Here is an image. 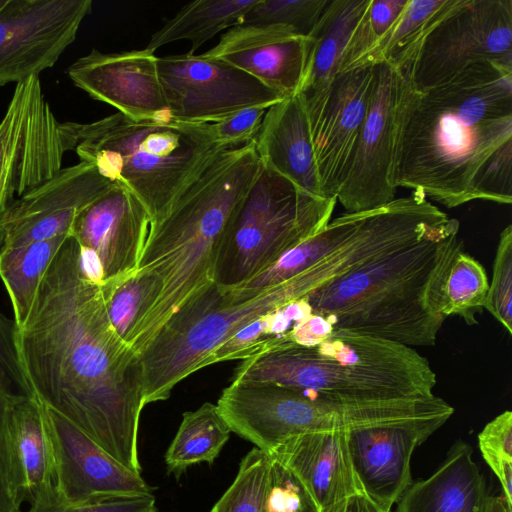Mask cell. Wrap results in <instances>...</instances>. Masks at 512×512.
<instances>
[{"instance_id": "obj_1", "label": "cell", "mask_w": 512, "mask_h": 512, "mask_svg": "<svg viewBox=\"0 0 512 512\" xmlns=\"http://www.w3.org/2000/svg\"><path fill=\"white\" fill-rule=\"evenodd\" d=\"M16 344L34 396L141 474L142 366L113 329L101 283L84 271L71 235L48 267L28 318L16 327Z\"/></svg>"}, {"instance_id": "obj_2", "label": "cell", "mask_w": 512, "mask_h": 512, "mask_svg": "<svg viewBox=\"0 0 512 512\" xmlns=\"http://www.w3.org/2000/svg\"><path fill=\"white\" fill-rule=\"evenodd\" d=\"M512 141V63L479 61L421 93L403 131L395 186L447 208L475 200L476 177Z\"/></svg>"}, {"instance_id": "obj_3", "label": "cell", "mask_w": 512, "mask_h": 512, "mask_svg": "<svg viewBox=\"0 0 512 512\" xmlns=\"http://www.w3.org/2000/svg\"><path fill=\"white\" fill-rule=\"evenodd\" d=\"M259 165L255 139L222 151L151 224L136 271L155 276L161 292L129 342L137 355L174 313L215 283L222 241Z\"/></svg>"}, {"instance_id": "obj_4", "label": "cell", "mask_w": 512, "mask_h": 512, "mask_svg": "<svg viewBox=\"0 0 512 512\" xmlns=\"http://www.w3.org/2000/svg\"><path fill=\"white\" fill-rule=\"evenodd\" d=\"M459 221L349 272L306 297L334 326L407 347L433 346L442 327V286L463 248Z\"/></svg>"}, {"instance_id": "obj_5", "label": "cell", "mask_w": 512, "mask_h": 512, "mask_svg": "<svg viewBox=\"0 0 512 512\" xmlns=\"http://www.w3.org/2000/svg\"><path fill=\"white\" fill-rule=\"evenodd\" d=\"M68 151L94 164L162 219L184 191L224 150L212 123L166 116L134 121L117 112L91 123L62 122Z\"/></svg>"}, {"instance_id": "obj_6", "label": "cell", "mask_w": 512, "mask_h": 512, "mask_svg": "<svg viewBox=\"0 0 512 512\" xmlns=\"http://www.w3.org/2000/svg\"><path fill=\"white\" fill-rule=\"evenodd\" d=\"M233 380L273 383L335 399L376 401L432 397L436 374L414 348L335 326L314 346L288 339L242 360Z\"/></svg>"}, {"instance_id": "obj_7", "label": "cell", "mask_w": 512, "mask_h": 512, "mask_svg": "<svg viewBox=\"0 0 512 512\" xmlns=\"http://www.w3.org/2000/svg\"><path fill=\"white\" fill-rule=\"evenodd\" d=\"M336 198L314 196L260 160L218 254L215 284L233 289L322 230Z\"/></svg>"}, {"instance_id": "obj_8", "label": "cell", "mask_w": 512, "mask_h": 512, "mask_svg": "<svg viewBox=\"0 0 512 512\" xmlns=\"http://www.w3.org/2000/svg\"><path fill=\"white\" fill-rule=\"evenodd\" d=\"M479 61L512 63V0H446L403 70L422 93Z\"/></svg>"}, {"instance_id": "obj_9", "label": "cell", "mask_w": 512, "mask_h": 512, "mask_svg": "<svg viewBox=\"0 0 512 512\" xmlns=\"http://www.w3.org/2000/svg\"><path fill=\"white\" fill-rule=\"evenodd\" d=\"M420 96L405 70L388 62L375 65L373 90L355 155L337 194V202L346 212L371 210L395 199L400 143Z\"/></svg>"}, {"instance_id": "obj_10", "label": "cell", "mask_w": 512, "mask_h": 512, "mask_svg": "<svg viewBox=\"0 0 512 512\" xmlns=\"http://www.w3.org/2000/svg\"><path fill=\"white\" fill-rule=\"evenodd\" d=\"M40 76L16 84L0 119V219L17 199L52 178L67 152Z\"/></svg>"}, {"instance_id": "obj_11", "label": "cell", "mask_w": 512, "mask_h": 512, "mask_svg": "<svg viewBox=\"0 0 512 512\" xmlns=\"http://www.w3.org/2000/svg\"><path fill=\"white\" fill-rule=\"evenodd\" d=\"M157 65L170 116L180 121L214 123L286 98L245 71L203 54L158 57Z\"/></svg>"}, {"instance_id": "obj_12", "label": "cell", "mask_w": 512, "mask_h": 512, "mask_svg": "<svg viewBox=\"0 0 512 512\" xmlns=\"http://www.w3.org/2000/svg\"><path fill=\"white\" fill-rule=\"evenodd\" d=\"M91 10V0H6L0 8V87L53 67Z\"/></svg>"}, {"instance_id": "obj_13", "label": "cell", "mask_w": 512, "mask_h": 512, "mask_svg": "<svg viewBox=\"0 0 512 512\" xmlns=\"http://www.w3.org/2000/svg\"><path fill=\"white\" fill-rule=\"evenodd\" d=\"M375 80V65L339 73L303 93L323 194L336 198L350 170Z\"/></svg>"}, {"instance_id": "obj_14", "label": "cell", "mask_w": 512, "mask_h": 512, "mask_svg": "<svg viewBox=\"0 0 512 512\" xmlns=\"http://www.w3.org/2000/svg\"><path fill=\"white\" fill-rule=\"evenodd\" d=\"M45 406V405H44ZM53 444L55 486L69 504H93L154 495V488L64 417L45 406Z\"/></svg>"}, {"instance_id": "obj_15", "label": "cell", "mask_w": 512, "mask_h": 512, "mask_svg": "<svg viewBox=\"0 0 512 512\" xmlns=\"http://www.w3.org/2000/svg\"><path fill=\"white\" fill-rule=\"evenodd\" d=\"M113 185L92 163L62 167L7 208L0 219V250L70 234L77 215Z\"/></svg>"}, {"instance_id": "obj_16", "label": "cell", "mask_w": 512, "mask_h": 512, "mask_svg": "<svg viewBox=\"0 0 512 512\" xmlns=\"http://www.w3.org/2000/svg\"><path fill=\"white\" fill-rule=\"evenodd\" d=\"M158 57L147 50L102 53L93 48L67 69L71 82L91 98L134 121L170 115L158 74Z\"/></svg>"}, {"instance_id": "obj_17", "label": "cell", "mask_w": 512, "mask_h": 512, "mask_svg": "<svg viewBox=\"0 0 512 512\" xmlns=\"http://www.w3.org/2000/svg\"><path fill=\"white\" fill-rule=\"evenodd\" d=\"M347 431L291 436L269 455L300 488L314 512H341L364 495L354 470Z\"/></svg>"}, {"instance_id": "obj_18", "label": "cell", "mask_w": 512, "mask_h": 512, "mask_svg": "<svg viewBox=\"0 0 512 512\" xmlns=\"http://www.w3.org/2000/svg\"><path fill=\"white\" fill-rule=\"evenodd\" d=\"M151 223L137 197L114 183L77 215L70 235L97 259L104 283L136 270Z\"/></svg>"}, {"instance_id": "obj_19", "label": "cell", "mask_w": 512, "mask_h": 512, "mask_svg": "<svg viewBox=\"0 0 512 512\" xmlns=\"http://www.w3.org/2000/svg\"><path fill=\"white\" fill-rule=\"evenodd\" d=\"M445 422L430 421L350 431L348 446L364 495L380 512H391L413 483L411 459Z\"/></svg>"}, {"instance_id": "obj_20", "label": "cell", "mask_w": 512, "mask_h": 512, "mask_svg": "<svg viewBox=\"0 0 512 512\" xmlns=\"http://www.w3.org/2000/svg\"><path fill=\"white\" fill-rule=\"evenodd\" d=\"M308 51V37L281 26L237 25L203 55L222 60L284 97L299 92Z\"/></svg>"}, {"instance_id": "obj_21", "label": "cell", "mask_w": 512, "mask_h": 512, "mask_svg": "<svg viewBox=\"0 0 512 512\" xmlns=\"http://www.w3.org/2000/svg\"><path fill=\"white\" fill-rule=\"evenodd\" d=\"M255 140L262 162L302 190L326 198L315 164L303 93L288 96L269 107Z\"/></svg>"}, {"instance_id": "obj_22", "label": "cell", "mask_w": 512, "mask_h": 512, "mask_svg": "<svg viewBox=\"0 0 512 512\" xmlns=\"http://www.w3.org/2000/svg\"><path fill=\"white\" fill-rule=\"evenodd\" d=\"M487 495L473 449L458 440L430 476L409 486L396 503V512H483Z\"/></svg>"}, {"instance_id": "obj_23", "label": "cell", "mask_w": 512, "mask_h": 512, "mask_svg": "<svg viewBox=\"0 0 512 512\" xmlns=\"http://www.w3.org/2000/svg\"><path fill=\"white\" fill-rule=\"evenodd\" d=\"M10 428L23 478L24 501L31 505L53 496L55 461L45 406L36 397L12 400Z\"/></svg>"}, {"instance_id": "obj_24", "label": "cell", "mask_w": 512, "mask_h": 512, "mask_svg": "<svg viewBox=\"0 0 512 512\" xmlns=\"http://www.w3.org/2000/svg\"><path fill=\"white\" fill-rule=\"evenodd\" d=\"M370 0H328L308 36L305 70L299 92L308 93L338 74L345 48Z\"/></svg>"}, {"instance_id": "obj_25", "label": "cell", "mask_w": 512, "mask_h": 512, "mask_svg": "<svg viewBox=\"0 0 512 512\" xmlns=\"http://www.w3.org/2000/svg\"><path fill=\"white\" fill-rule=\"evenodd\" d=\"M258 0H197L186 4L159 30L145 47L151 52L168 43L190 40L194 54L219 32L240 25L245 14Z\"/></svg>"}, {"instance_id": "obj_26", "label": "cell", "mask_w": 512, "mask_h": 512, "mask_svg": "<svg viewBox=\"0 0 512 512\" xmlns=\"http://www.w3.org/2000/svg\"><path fill=\"white\" fill-rule=\"evenodd\" d=\"M230 433L216 404L206 402L194 411L185 412L164 455L167 473L179 479L193 465L202 462L212 465Z\"/></svg>"}, {"instance_id": "obj_27", "label": "cell", "mask_w": 512, "mask_h": 512, "mask_svg": "<svg viewBox=\"0 0 512 512\" xmlns=\"http://www.w3.org/2000/svg\"><path fill=\"white\" fill-rule=\"evenodd\" d=\"M69 235L0 250V279L9 295L16 327L28 318L39 285Z\"/></svg>"}, {"instance_id": "obj_28", "label": "cell", "mask_w": 512, "mask_h": 512, "mask_svg": "<svg viewBox=\"0 0 512 512\" xmlns=\"http://www.w3.org/2000/svg\"><path fill=\"white\" fill-rule=\"evenodd\" d=\"M101 288L110 323L129 346L135 329L156 302L161 282L151 274L135 270L102 283Z\"/></svg>"}, {"instance_id": "obj_29", "label": "cell", "mask_w": 512, "mask_h": 512, "mask_svg": "<svg viewBox=\"0 0 512 512\" xmlns=\"http://www.w3.org/2000/svg\"><path fill=\"white\" fill-rule=\"evenodd\" d=\"M445 2L446 0H408L390 29L352 68L388 62L404 69L411 50Z\"/></svg>"}, {"instance_id": "obj_30", "label": "cell", "mask_w": 512, "mask_h": 512, "mask_svg": "<svg viewBox=\"0 0 512 512\" xmlns=\"http://www.w3.org/2000/svg\"><path fill=\"white\" fill-rule=\"evenodd\" d=\"M488 277L482 264L463 251L453 256L442 286V314L456 315L466 324L474 325L485 307Z\"/></svg>"}, {"instance_id": "obj_31", "label": "cell", "mask_w": 512, "mask_h": 512, "mask_svg": "<svg viewBox=\"0 0 512 512\" xmlns=\"http://www.w3.org/2000/svg\"><path fill=\"white\" fill-rule=\"evenodd\" d=\"M275 472L271 456L253 448L242 458L236 477L210 512H268L266 499Z\"/></svg>"}, {"instance_id": "obj_32", "label": "cell", "mask_w": 512, "mask_h": 512, "mask_svg": "<svg viewBox=\"0 0 512 512\" xmlns=\"http://www.w3.org/2000/svg\"><path fill=\"white\" fill-rule=\"evenodd\" d=\"M328 0H258L240 25L286 27L308 37L318 22Z\"/></svg>"}, {"instance_id": "obj_33", "label": "cell", "mask_w": 512, "mask_h": 512, "mask_svg": "<svg viewBox=\"0 0 512 512\" xmlns=\"http://www.w3.org/2000/svg\"><path fill=\"white\" fill-rule=\"evenodd\" d=\"M408 0H370L345 48L339 73L347 71L390 29Z\"/></svg>"}, {"instance_id": "obj_34", "label": "cell", "mask_w": 512, "mask_h": 512, "mask_svg": "<svg viewBox=\"0 0 512 512\" xmlns=\"http://www.w3.org/2000/svg\"><path fill=\"white\" fill-rule=\"evenodd\" d=\"M482 457L500 482L503 498L512 507V412L489 421L478 434Z\"/></svg>"}, {"instance_id": "obj_35", "label": "cell", "mask_w": 512, "mask_h": 512, "mask_svg": "<svg viewBox=\"0 0 512 512\" xmlns=\"http://www.w3.org/2000/svg\"><path fill=\"white\" fill-rule=\"evenodd\" d=\"M14 399L0 391V512H22L23 478L10 428Z\"/></svg>"}, {"instance_id": "obj_36", "label": "cell", "mask_w": 512, "mask_h": 512, "mask_svg": "<svg viewBox=\"0 0 512 512\" xmlns=\"http://www.w3.org/2000/svg\"><path fill=\"white\" fill-rule=\"evenodd\" d=\"M484 309L512 334V225L499 237Z\"/></svg>"}, {"instance_id": "obj_37", "label": "cell", "mask_w": 512, "mask_h": 512, "mask_svg": "<svg viewBox=\"0 0 512 512\" xmlns=\"http://www.w3.org/2000/svg\"><path fill=\"white\" fill-rule=\"evenodd\" d=\"M286 333L275 335L269 313L239 329L208 358L206 366L223 361L245 360L272 349L288 338Z\"/></svg>"}, {"instance_id": "obj_38", "label": "cell", "mask_w": 512, "mask_h": 512, "mask_svg": "<svg viewBox=\"0 0 512 512\" xmlns=\"http://www.w3.org/2000/svg\"><path fill=\"white\" fill-rule=\"evenodd\" d=\"M475 200L512 202V141L496 150L480 169L474 184Z\"/></svg>"}, {"instance_id": "obj_39", "label": "cell", "mask_w": 512, "mask_h": 512, "mask_svg": "<svg viewBox=\"0 0 512 512\" xmlns=\"http://www.w3.org/2000/svg\"><path fill=\"white\" fill-rule=\"evenodd\" d=\"M0 391L11 399L35 397L16 344V324L0 312Z\"/></svg>"}, {"instance_id": "obj_40", "label": "cell", "mask_w": 512, "mask_h": 512, "mask_svg": "<svg viewBox=\"0 0 512 512\" xmlns=\"http://www.w3.org/2000/svg\"><path fill=\"white\" fill-rule=\"evenodd\" d=\"M267 109L262 106L245 108L212 123L217 142L224 149H230L256 139Z\"/></svg>"}, {"instance_id": "obj_41", "label": "cell", "mask_w": 512, "mask_h": 512, "mask_svg": "<svg viewBox=\"0 0 512 512\" xmlns=\"http://www.w3.org/2000/svg\"><path fill=\"white\" fill-rule=\"evenodd\" d=\"M27 512H158L154 495L118 499L93 504H69L56 492L53 496L30 505Z\"/></svg>"}, {"instance_id": "obj_42", "label": "cell", "mask_w": 512, "mask_h": 512, "mask_svg": "<svg viewBox=\"0 0 512 512\" xmlns=\"http://www.w3.org/2000/svg\"><path fill=\"white\" fill-rule=\"evenodd\" d=\"M305 503L299 486L276 466L275 480L266 499L268 512H299Z\"/></svg>"}, {"instance_id": "obj_43", "label": "cell", "mask_w": 512, "mask_h": 512, "mask_svg": "<svg viewBox=\"0 0 512 512\" xmlns=\"http://www.w3.org/2000/svg\"><path fill=\"white\" fill-rule=\"evenodd\" d=\"M341 512H380L378 508L365 496L353 497Z\"/></svg>"}, {"instance_id": "obj_44", "label": "cell", "mask_w": 512, "mask_h": 512, "mask_svg": "<svg viewBox=\"0 0 512 512\" xmlns=\"http://www.w3.org/2000/svg\"><path fill=\"white\" fill-rule=\"evenodd\" d=\"M483 512H512V507L507 504L503 497L487 495Z\"/></svg>"}, {"instance_id": "obj_45", "label": "cell", "mask_w": 512, "mask_h": 512, "mask_svg": "<svg viewBox=\"0 0 512 512\" xmlns=\"http://www.w3.org/2000/svg\"><path fill=\"white\" fill-rule=\"evenodd\" d=\"M299 512H314L308 503L305 501L303 508Z\"/></svg>"}, {"instance_id": "obj_46", "label": "cell", "mask_w": 512, "mask_h": 512, "mask_svg": "<svg viewBox=\"0 0 512 512\" xmlns=\"http://www.w3.org/2000/svg\"><path fill=\"white\" fill-rule=\"evenodd\" d=\"M6 0H0V8L5 4Z\"/></svg>"}]
</instances>
